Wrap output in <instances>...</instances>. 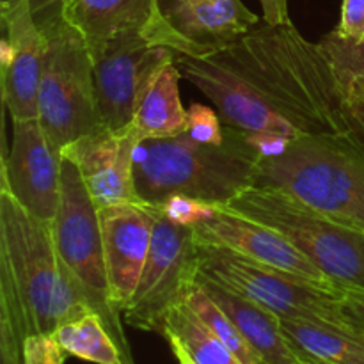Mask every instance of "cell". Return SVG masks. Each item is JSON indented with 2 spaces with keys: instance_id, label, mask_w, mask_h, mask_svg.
Listing matches in <instances>:
<instances>
[{
  "instance_id": "cell-1",
  "label": "cell",
  "mask_w": 364,
  "mask_h": 364,
  "mask_svg": "<svg viewBox=\"0 0 364 364\" xmlns=\"http://www.w3.org/2000/svg\"><path fill=\"white\" fill-rule=\"evenodd\" d=\"M178 66L262 159L295 139L350 135L348 100L333 63L291 23L252 28L212 55H178Z\"/></svg>"
},
{
  "instance_id": "cell-2",
  "label": "cell",
  "mask_w": 364,
  "mask_h": 364,
  "mask_svg": "<svg viewBox=\"0 0 364 364\" xmlns=\"http://www.w3.org/2000/svg\"><path fill=\"white\" fill-rule=\"evenodd\" d=\"M0 294L16 304L27 334H53L95 313L87 294L57 251L52 223L0 191Z\"/></svg>"
},
{
  "instance_id": "cell-3",
  "label": "cell",
  "mask_w": 364,
  "mask_h": 364,
  "mask_svg": "<svg viewBox=\"0 0 364 364\" xmlns=\"http://www.w3.org/2000/svg\"><path fill=\"white\" fill-rule=\"evenodd\" d=\"M224 144L188 135L144 139L135 148L134 180L142 203L160 206L173 196L228 205L256 185L262 155L242 132L224 124Z\"/></svg>"
},
{
  "instance_id": "cell-4",
  "label": "cell",
  "mask_w": 364,
  "mask_h": 364,
  "mask_svg": "<svg viewBox=\"0 0 364 364\" xmlns=\"http://www.w3.org/2000/svg\"><path fill=\"white\" fill-rule=\"evenodd\" d=\"M256 187L287 192L364 233V146L352 135L295 139L259 160Z\"/></svg>"
},
{
  "instance_id": "cell-5",
  "label": "cell",
  "mask_w": 364,
  "mask_h": 364,
  "mask_svg": "<svg viewBox=\"0 0 364 364\" xmlns=\"http://www.w3.org/2000/svg\"><path fill=\"white\" fill-rule=\"evenodd\" d=\"M46 38L38 95V119L53 149L103 128L98 112L95 71L84 36L59 9L36 18Z\"/></svg>"
},
{
  "instance_id": "cell-6",
  "label": "cell",
  "mask_w": 364,
  "mask_h": 364,
  "mask_svg": "<svg viewBox=\"0 0 364 364\" xmlns=\"http://www.w3.org/2000/svg\"><path fill=\"white\" fill-rule=\"evenodd\" d=\"M228 208L272 228L340 290H364V233L329 219L287 192L251 187Z\"/></svg>"
},
{
  "instance_id": "cell-7",
  "label": "cell",
  "mask_w": 364,
  "mask_h": 364,
  "mask_svg": "<svg viewBox=\"0 0 364 364\" xmlns=\"http://www.w3.org/2000/svg\"><path fill=\"white\" fill-rule=\"evenodd\" d=\"M52 230L60 258L85 290L92 311L102 316L110 336L119 347L124 364H135L121 326V313L114 308L110 297L100 208L77 166L66 159H63L60 198Z\"/></svg>"
},
{
  "instance_id": "cell-8",
  "label": "cell",
  "mask_w": 364,
  "mask_h": 364,
  "mask_svg": "<svg viewBox=\"0 0 364 364\" xmlns=\"http://www.w3.org/2000/svg\"><path fill=\"white\" fill-rule=\"evenodd\" d=\"M198 247L199 276L251 299L279 318L311 320L348 334L340 315L338 288L311 283L228 249L199 244Z\"/></svg>"
},
{
  "instance_id": "cell-9",
  "label": "cell",
  "mask_w": 364,
  "mask_h": 364,
  "mask_svg": "<svg viewBox=\"0 0 364 364\" xmlns=\"http://www.w3.org/2000/svg\"><path fill=\"white\" fill-rule=\"evenodd\" d=\"M155 208L148 259L123 316L135 329L162 334L169 311L185 302L198 281L199 247L192 228L173 223Z\"/></svg>"
},
{
  "instance_id": "cell-10",
  "label": "cell",
  "mask_w": 364,
  "mask_h": 364,
  "mask_svg": "<svg viewBox=\"0 0 364 364\" xmlns=\"http://www.w3.org/2000/svg\"><path fill=\"white\" fill-rule=\"evenodd\" d=\"M174 57H178L176 52L153 45L142 34L117 36L92 55L96 102L103 128L128 127L146 84Z\"/></svg>"
},
{
  "instance_id": "cell-11",
  "label": "cell",
  "mask_w": 364,
  "mask_h": 364,
  "mask_svg": "<svg viewBox=\"0 0 364 364\" xmlns=\"http://www.w3.org/2000/svg\"><path fill=\"white\" fill-rule=\"evenodd\" d=\"M63 155L50 144L38 117L13 119L11 151L2 155L0 191L28 213L53 223L60 198Z\"/></svg>"
},
{
  "instance_id": "cell-12",
  "label": "cell",
  "mask_w": 364,
  "mask_h": 364,
  "mask_svg": "<svg viewBox=\"0 0 364 364\" xmlns=\"http://www.w3.org/2000/svg\"><path fill=\"white\" fill-rule=\"evenodd\" d=\"M0 87L11 119L38 117V95L46 38L27 0L0 6Z\"/></svg>"
},
{
  "instance_id": "cell-13",
  "label": "cell",
  "mask_w": 364,
  "mask_h": 364,
  "mask_svg": "<svg viewBox=\"0 0 364 364\" xmlns=\"http://www.w3.org/2000/svg\"><path fill=\"white\" fill-rule=\"evenodd\" d=\"M192 231L199 245L228 249L311 283L336 288L322 270L313 265L283 235L224 205H213L212 212L199 220Z\"/></svg>"
},
{
  "instance_id": "cell-14",
  "label": "cell",
  "mask_w": 364,
  "mask_h": 364,
  "mask_svg": "<svg viewBox=\"0 0 364 364\" xmlns=\"http://www.w3.org/2000/svg\"><path fill=\"white\" fill-rule=\"evenodd\" d=\"M141 141L132 123L119 130L100 128L70 142L60 155L77 166L98 208L142 203L134 180L135 148Z\"/></svg>"
},
{
  "instance_id": "cell-15",
  "label": "cell",
  "mask_w": 364,
  "mask_h": 364,
  "mask_svg": "<svg viewBox=\"0 0 364 364\" xmlns=\"http://www.w3.org/2000/svg\"><path fill=\"white\" fill-rule=\"evenodd\" d=\"M156 208L146 203H123L100 208L103 251L112 304L123 315L151 247Z\"/></svg>"
},
{
  "instance_id": "cell-16",
  "label": "cell",
  "mask_w": 364,
  "mask_h": 364,
  "mask_svg": "<svg viewBox=\"0 0 364 364\" xmlns=\"http://www.w3.org/2000/svg\"><path fill=\"white\" fill-rule=\"evenodd\" d=\"M60 13L84 36L91 57L123 34H142L180 55L160 0H63Z\"/></svg>"
},
{
  "instance_id": "cell-17",
  "label": "cell",
  "mask_w": 364,
  "mask_h": 364,
  "mask_svg": "<svg viewBox=\"0 0 364 364\" xmlns=\"http://www.w3.org/2000/svg\"><path fill=\"white\" fill-rule=\"evenodd\" d=\"M160 11L178 41V52L206 57L238 41L258 25L242 0H160Z\"/></svg>"
},
{
  "instance_id": "cell-18",
  "label": "cell",
  "mask_w": 364,
  "mask_h": 364,
  "mask_svg": "<svg viewBox=\"0 0 364 364\" xmlns=\"http://www.w3.org/2000/svg\"><path fill=\"white\" fill-rule=\"evenodd\" d=\"M198 283L233 320L262 364H304L288 345L276 313L199 274Z\"/></svg>"
},
{
  "instance_id": "cell-19",
  "label": "cell",
  "mask_w": 364,
  "mask_h": 364,
  "mask_svg": "<svg viewBox=\"0 0 364 364\" xmlns=\"http://www.w3.org/2000/svg\"><path fill=\"white\" fill-rule=\"evenodd\" d=\"M180 78L178 57H174L146 84L132 119L142 141L176 137L187 132V110L181 105Z\"/></svg>"
},
{
  "instance_id": "cell-20",
  "label": "cell",
  "mask_w": 364,
  "mask_h": 364,
  "mask_svg": "<svg viewBox=\"0 0 364 364\" xmlns=\"http://www.w3.org/2000/svg\"><path fill=\"white\" fill-rule=\"evenodd\" d=\"M281 329L304 364H364V343L343 331L301 318H281Z\"/></svg>"
},
{
  "instance_id": "cell-21",
  "label": "cell",
  "mask_w": 364,
  "mask_h": 364,
  "mask_svg": "<svg viewBox=\"0 0 364 364\" xmlns=\"http://www.w3.org/2000/svg\"><path fill=\"white\" fill-rule=\"evenodd\" d=\"M162 336L167 341H176L194 364H242L237 355L188 308L187 302H181L171 309Z\"/></svg>"
},
{
  "instance_id": "cell-22",
  "label": "cell",
  "mask_w": 364,
  "mask_h": 364,
  "mask_svg": "<svg viewBox=\"0 0 364 364\" xmlns=\"http://www.w3.org/2000/svg\"><path fill=\"white\" fill-rule=\"evenodd\" d=\"M57 343L66 354L82 361L95 364H124L119 347L102 316L96 313H85L78 318L63 323L53 333Z\"/></svg>"
},
{
  "instance_id": "cell-23",
  "label": "cell",
  "mask_w": 364,
  "mask_h": 364,
  "mask_svg": "<svg viewBox=\"0 0 364 364\" xmlns=\"http://www.w3.org/2000/svg\"><path fill=\"white\" fill-rule=\"evenodd\" d=\"M185 302L188 308L201 318V322L233 352L242 364H262V359L258 358L251 345L247 343L238 327L235 326L233 320L224 313V309L199 287L196 281L194 287L191 288L188 295L185 297Z\"/></svg>"
},
{
  "instance_id": "cell-24",
  "label": "cell",
  "mask_w": 364,
  "mask_h": 364,
  "mask_svg": "<svg viewBox=\"0 0 364 364\" xmlns=\"http://www.w3.org/2000/svg\"><path fill=\"white\" fill-rule=\"evenodd\" d=\"M318 43L336 70L348 105L364 98V39L355 41L333 31Z\"/></svg>"
},
{
  "instance_id": "cell-25",
  "label": "cell",
  "mask_w": 364,
  "mask_h": 364,
  "mask_svg": "<svg viewBox=\"0 0 364 364\" xmlns=\"http://www.w3.org/2000/svg\"><path fill=\"white\" fill-rule=\"evenodd\" d=\"M194 141L220 146L226 141V130L219 112L203 103H192L187 109V132Z\"/></svg>"
},
{
  "instance_id": "cell-26",
  "label": "cell",
  "mask_w": 364,
  "mask_h": 364,
  "mask_svg": "<svg viewBox=\"0 0 364 364\" xmlns=\"http://www.w3.org/2000/svg\"><path fill=\"white\" fill-rule=\"evenodd\" d=\"M173 223L180 226L194 228L199 220L205 219L212 212L213 205L198 201V199L185 198V196H173L159 206Z\"/></svg>"
},
{
  "instance_id": "cell-27",
  "label": "cell",
  "mask_w": 364,
  "mask_h": 364,
  "mask_svg": "<svg viewBox=\"0 0 364 364\" xmlns=\"http://www.w3.org/2000/svg\"><path fill=\"white\" fill-rule=\"evenodd\" d=\"M64 354L53 334H31L23 343L21 364H64Z\"/></svg>"
},
{
  "instance_id": "cell-28",
  "label": "cell",
  "mask_w": 364,
  "mask_h": 364,
  "mask_svg": "<svg viewBox=\"0 0 364 364\" xmlns=\"http://www.w3.org/2000/svg\"><path fill=\"white\" fill-rule=\"evenodd\" d=\"M340 315L348 334L364 343V290H341Z\"/></svg>"
},
{
  "instance_id": "cell-29",
  "label": "cell",
  "mask_w": 364,
  "mask_h": 364,
  "mask_svg": "<svg viewBox=\"0 0 364 364\" xmlns=\"http://www.w3.org/2000/svg\"><path fill=\"white\" fill-rule=\"evenodd\" d=\"M341 36L355 41L364 39V0H343L340 23L334 28Z\"/></svg>"
},
{
  "instance_id": "cell-30",
  "label": "cell",
  "mask_w": 364,
  "mask_h": 364,
  "mask_svg": "<svg viewBox=\"0 0 364 364\" xmlns=\"http://www.w3.org/2000/svg\"><path fill=\"white\" fill-rule=\"evenodd\" d=\"M263 9V20L269 25L291 23L288 14V0H259Z\"/></svg>"
},
{
  "instance_id": "cell-31",
  "label": "cell",
  "mask_w": 364,
  "mask_h": 364,
  "mask_svg": "<svg viewBox=\"0 0 364 364\" xmlns=\"http://www.w3.org/2000/svg\"><path fill=\"white\" fill-rule=\"evenodd\" d=\"M347 121L352 137L364 146V98L347 107Z\"/></svg>"
},
{
  "instance_id": "cell-32",
  "label": "cell",
  "mask_w": 364,
  "mask_h": 364,
  "mask_svg": "<svg viewBox=\"0 0 364 364\" xmlns=\"http://www.w3.org/2000/svg\"><path fill=\"white\" fill-rule=\"evenodd\" d=\"M11 2H16V0H0V6L2 4H11ZM28 6H31L32 13L34 16H43V14L50 13L53 9H59L63 6V0H27Z\"/></svg>"
},
{
  "instance_id": "cell-33",
  "label": "cell",
  "mask_w": 364,
  "mask_h": 364,
  "mask_svg": "<svg viewBox=\"0 0 364 364\" xmlns=\"http://www.w3.org/2000/svg\"><path fill=\"white\" fill-rule=\"evenodd\" d=\"M169 345H171V350H173L174 358L178 359V364H194V363L191 361V358H188V355H187V352H185L183 348H181L180 345L176 343V341L169 340Z\"/></svg>"
}]
</instances>
